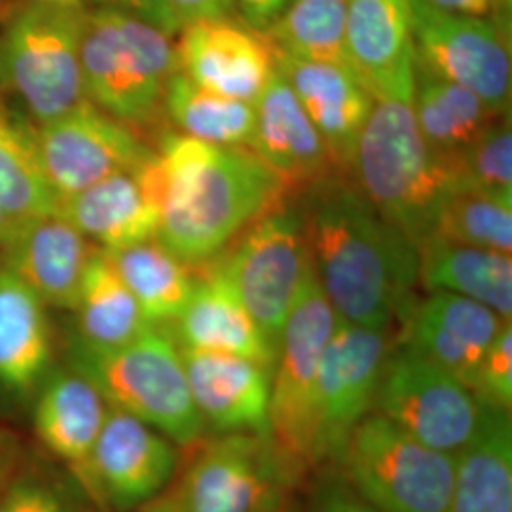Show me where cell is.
I'll list each match as a JSON object with an SVG mask.
<instances>
[{"label":"cell","mask_w":512,"mask_h":512,"mask_svg":"<svg viewBox=\"0 0 512 512\" xmlns=\"http://www.w3.org/2000/svg\"><path fill=\"white\" fill-rule=\"evenodd\" d=\"M311 190L306 238L332 308L349 323L403 332L418 302V245L340 175Z\"/></svg>","instance_id":"obj_1"},{"label":"cell","mask_w":512,"mask_h":512,"mask_svg":"<svg viewBox=\"0 0 512 512\" xmlns=\"http://www.w3.org/2000/svg\"><path fill=\"white\" fill-rule=\"evenodd\" d=\"M143 169L160 211L156 239L188 266L217 258L287 194L249 148L219 147L183 133L165 135Z\"/></svg>","instance_id":"obj_2"},{"label":"cell","mask_w":512,"mask_h":512,"mask_svg":"<svg viewBox=\"0 0 512 512\" xmlns=\"http://www.w3.org/2000/svg\"><path fill=\"white\" fill-rule=\"evenodd\" d=\"M351 173L366 200L416 245L435 230L458 188L446 158L421 135L410 101L376 99Z\"/></svg>","instance_id":"obj_3"},{"label":"cell","mask_w":512,"mask_h":512,"mask_svg":"<svg viewBox=\"0 0 512 512\" xmlns=\"http://www.w3.org/2000/svg\"><path fill=\"white\" fill-rule=\"evenodd\" d=\"M65 359V365L95 385L110 408L145 421L179 448H190L205 435L190 397L181 348L162 325H152L116 348H93L71 334Z\"/></svg>","instance_id":"obj_4"},{"label":"cell","mask_w":512,"mask_h":512,"mask_svg":"<svg viewBox=\"0 0 512 512\" xmlns=\"http://www.w3.org/2000/svg\"><path fill=\"white\" fill-rule=\"evenodd\" d=\"M171 35L145 19L84 6L80 67L86 99L129 128L164 110L169 78L179 71Z\"/></svg>","instance_id":"obj_5"},{"label":"cell","mask_w":512,"mask_h":512,"mask_svg":"<svg viewBox=\"0 0 512 512\" xmlns=\"http://www.w3.org/2000/svg\"><path fill=\"white\" fill-rule=\"evenodd\" d=\"M84 4L23 0L0 27V90L33 124L86 101L80 67Z\"/></svg>","instance_id":"obj_6"},{"label":"cell","mask_w":512,"mask_h":512,"mask_svg":"<svg viewBox=\"0 0 512 512\" xmlns=\"http://www.w3.org/2000/svg\"><path fill=\"white\" fill-rule=\"evenodd\" d=\"M336 321L311 262L277 344L268 412V439L296 484L321 467L317 372Z\"/></svg>","instance_id":"obj_7"},{"label":"cell","mask_w":512,"mask_h":512,"mask_svg":"<svg viewBox=\"0 0 512 512\" xmlns=\"http://www.w3.org/2000/svg\"><path fill=\"white\" fill-rule=\"evenodd\" d=\"M340 478L380 512H450L456 456L370 412L336 459Z\"/></svg>","instance_id":"obj_8"},{"label":"cell","mask_w":512,"mask_h":512,"mask_svg":"<svg viewBox=\"0 0 512 512\" xmlns=\"http://www.w3.org/2000/svg\"><path fill=\"white\" fill-rule=\"evenodd\" d=\"M209 266L238 294L277 349L287 317L311 268L304 215L275 205L249 224L234 249Z\"/></svg>","instance_id":"obj_9"},{"label":"cell","mask_w":512,"mask_h":512,"mask_svg":"<svg viewBox=\"0 0 512 512\" xmlns=\"http://www.w3.org/2000/svg\"><path fill=\"white\" fill-rule=\"evenodd\" d=\"M190 450L173 484L184 512H283L296 486L268 435L213 433Z\"/></svg>","instance_id":"obj_10"},{"label":"cell","mask_w":512,"mask_h":512,"mask_svg":"<svg viewBox=\"0 0 512 512\" xmlns=\"http://www.w3.org/2000/svg\"><path fill=\"white\" fill-rule=\"evenodd\" d=\"M372 412L456 456L475 437L484 404L456 376L399 344L387 357Z\"/></svg>","instance_id":"obj_11"},{"label":"cell","mask_w":512,"mask_h":512,"mask_svg":"<svg viewBox=\"0 0 512 512\" xmlns=\"http://www.w3.org/2000/svg\"><path fill=\"white\" fill-rule=\"evenodd\" d=\"M412 2L416 65L475 92L488 107L509 112L511 31L492 16L442 12Z\"/></svg>","instance_id":"obj_12"},{"label":"cell","mask_w":512,"mask_h":512,"mask_svg":"<svg viewBox=\"0 0 512 512\" xmlns=\"http://www.w3.org/2000/svg\"><path fill=\"white\" fill-rule=\"evenodd\" d=\"M397 330L372 329L338 317L317 372L321 465L336 463L351 431L374 410L387 357L401 342Z\"/></svg>","instance_id":"obj_13"},{"label":"cell","mask_w":512,"mask_h":512,"mask_svg":"<svg viewBox=\"0 0 512 512\" xmlns=\"http://www.w3.org/2000/svg\"><path fill=\"white\" fill-rule=\"evenodd\" d=\"M33 139L44 177L59 202L143 164L154 152L133 129L88 99L50 122L33 124Z\"/></svg>","instance_id":"obj_14"},{"label":"cell","mask_w":512,"mask_h":512,"mask_svg":"<svg viewBox=\"0 0 512 512\" xmlns=\"http://www.w3.org/2000/svg\"><path fill=\"white\" fill-rule=\"evenodd\" d=\"M181 467L179 446L126 412L109 408L92 458L99 512H135L164 494Z\"/></svg>","instance_id":"obj_15"},{"label":"cell","mask_w":512,"mask_h":512,"mask_svg":"<svg viewBox=\"0 0 512 512\" xmlns=\"http://www.w3.org/2000/svg\"><path fill=\"white\" fill-rule=\"evenodd\" d=\"M175 46L179 71L192 82L251 105L277 69L272 42L241 19H207L184 25Z\"/></svg>","instance_id":"obj_16"},{"label":"cell","mask_w":512,"mask_h":512,"mask_svg":"<svg viewBox=\"0 0 512 512\" xmlns=\"http://www.w3.org/2000/svg\"><path fill=\"white\" fill-rule=\"evenodd\" d=\"M109 408L95 385L69 365L54 366L33 397V427L40 446L90 499L93 450Z\"/></svg>","instance_id":"obj_17"},{"label":"cell","mask_w":512,"mask_h":512,"mask_svg":"<svg viewBox=\"0 0 512 512\" xmlns=\"http://www.w3.org/2000/svg\"><path fill=\"white\" fill-rule=\"evenodd\" d=\"M351 71L374 99L412 101L416 50L410 0H348Z\"/></svg>","instance_id":"obj_18"},{"label":"cell","mask_w":512,"mask_h":512,"mask_svg":"<svg viewBox=\"0 0 512 512\" xmlns=\"http://www.w3.org/2000/svg\"><path fill=\"white\" fill-rule=\"evenodd\" d=\"M97 247L59 211L18 222L0 249V266L57 310L73 311Z\"/></svg>","instance_id":"obj_19"},{"label":"cell","mask_w":512,"mask_h":512,"mask_svg":"<svg viewBox=\"0 0 512 512\" xmlns=\"http://www.w3.org/2000/svg\"><path fill=\"white\" fill-rule=\"evenodd\" d=\"M247 148L274 171L287 192L311 190L342 171L277 69L256 99L255 126Z\"/></svg>","instance_id":"obj_20"},{"label":"cell","mask_w":512,"mask_h":512,"mask_svg":"<svg viewBox=\"0 0 512 512\" xmlns=\"http://www.w3.org/2000/svg\"><path fill=\"white\" fill-rule=\"evenodd\" d=\"M181 357L190 397L205 429L268 435L272 368L215 351L181 348Z\"/></svg>","instance_id":"obj_21"},{"label":"cell","mask_w":512,"mask_h":512,"mask_svg":"<svg viewBox=\"0 0 512 512\" xmlns=\"http://www.w3.org/2000/svg\"><path fill=\"white\" fill-rule=\"evenodd\" d=\"M507 323L511 321L475 300L437 291L416 302L399 344L471 389L484 353Z\"/></svg>","instance_id":"obj_22"},{"label":"cell","mask_w":512,"mask_h":512,"mask_svg":"<svg viewBox=\"0 0 512 512\" xmlns=\"http://www.w3.org/2000/svg\"><path fill=\"white\" fill-rule=\"evenodd\" d=\"M275 67L289 82L338 167L349 173L359 137L376 99L355 73L338 65L304 61L275 52Z\"/></svg>","instance_id":"obj_23"},{"label":"cell","mask_w":512,"mask_h":512,"mask_svg":"<svg viewBox=\"0 0 512 512\" xmlns=\"http://www.w3.org/2000/svg\"><path fill=\"white\" fill-rule=\"evenodd\" d=\"M143 164L63 198L59 213L103 251H118L156 238L160 211Z\"/></svg>","instance_id":"obj_24"},{"label":"cell","mask_w":512,"mask_h":512,"mask_svg":"<svg viewBox=\"0 0 512 512\" xmlns=\"http://www.w3.org/2000/svg\"><path fill=\"white\" fill-rule=\"evenodd\" d=\"M175 342L186 349L228 353L274 370L277 349L226 279L205 268L181 315L173 321Z\"/></svg>","instance_id":"obj_25"},{"label":"cell","mask_w":512,"mask_h":512,"mask_svg":"<svg viewBox=\"0 0 512 512\" xmlns=\"http://www.w3.org/2000/svg\"><path fill=\"white\" fill-rule=\"evenodd\" d=\"M48 306L18 275L0 266V387L16 399H33L55 366Z\"/></svg>","instance_id":"obj_26"},{"label":"cell","mask_w":512,"mask_h":512,"mask_svg":"<svg viewBox=\"0 0 512 512\" xmlns=\"http://www.w3.org/2000/svg\"><path fill=\"white\" fill-rule=\"evenodd\" d=\"M418 255L420 285L425 293L465 296L511 321V255L439 236L420 241Z\"/></svg>","instance_id":"obj_27"},{"label":"cell","mask_w":512,"mask_h":512,"mask_svg":"<svg viewBox=\"0 0 512 512\" xmlns=\"http://www.w3.org/2000/svg\"><path fill=\"white\" fill-rule=\"evenodd\" d=\"M450 512H512L511 412L484 404L475 437L456 454Z\"/></svg>","instance_id":"obj_28"},{"label":"cell","mask_w":512,"mask_h":512,"mask_svg":"<svg viewBox=\"0 0 512 512\" xmlns=\"http://www.w3.org/2000/svg\"><path fill=\"white\" fill-rule=\"evenodd\" d=\"M410 105L421 135L442 156L469 147L509 114L497 112L469 88L418 65Z\"/></svg>","instance_id":"obj_29"},{"label":"cell","mask_w":512,"mask_h":512,"mask_svg":"<svg viewBox=\"0 0 512 512\" xmlns=\"http://www.w3.org/2000/svg\"><path fill=\"white\" fill-rule=\"evenodd\" d=\"M73 311V336L93 348L124 346L152 327L107 251L99 247L86 266Z\"/></svg>","instance_id":"obj_30"},{"label":"cell","mask_w":512,"mask_h":512,"mask_svg":"<svg viewBox=\"0 0 512 512\" xmlns=\"http://www.w3.org/2000/svg\"><path fill=\"white\" fill-rule=\"evenodd\" d=\"M107 255L148 323L165 325L181 315L196 287V277L184 260L156 238Z\"/></svg>","instance_id":"obj_31"},{"label":"cell","mask_w":512,"mask_h":512,"mask_svg":"<svg viewBox=\"0 0 512 512\" xmlns=\"http://www.w3.org/2000/svg\"><path fill=\"white\" fill-rule=\"evenodd\" d=\"M0 202L18 224L59 211L38 162L33 122L0 99Z\"/></svg>","instance_id":"obj_32"},{"label":"cell","mask_w":512,"mask_h":512,"mask_svg":"<svg viewBox=\"0 0 512 512\" xmlns=\"http://www.w3.org/2000/svg\"><path fill=\"white\" fill-rule=\"evenodd\" d=\"M164 112L183 135L219 147H245L255 126V105L209 92L181 71L165 86Z\"/></svg>","instance_id":"obj_33"},{"label":"cell","mask_w":512,"mask_h":512,"mask_svg":"<svg viewBox=\"0 0 512 512\" xmlns=\"http://www.w3.org/2000/svg\"><path fill=\"white\" fill-rule=\"evenodd\" d=\"M346 18L348 0H291L264 35L279 54L351 71Z\"/></svg>","instance_id":"obj_34"},{"label":"cell","mask_w":512,"mask_h":512,"mask_svg":"<svg viewBox=\"0 0 512 512\" xmlns=\"http://www.w3.org/2000/svg\"><path fill=\"white\" fill-rule=\"evenodd\" d=\"M431 236L511 255L512 198L458 192L442 205Z\"/></svg>","instance_id":"obj_35"},{"label":"cell","mask_w":512,"mask_h":512,"mask_svg":"<svg viewBox=\"0 0 512 512\" xmlns=\"http://www.w3.org/2000/svg\"><path fill=\"white\" fill-rule=\"evenodd\" d=\"M0 512H97L82 486L52 458L25 456L0 494Z\"/></svg>","instance_id":"obj_36"},{"label":"cell","mask_w":512,"mask_h":512,"mask_svg":"<svg viewBox=\"0 0 512 512\" xmlns=\"http://www.w3.org/2000/svg\"><path fill=\"white\" fill-rule=\"evenodd\" d=\"M444 158L458 192L512 198L511 116H503L469 147Z\"/></svg>","instance_id":"obj_37"},{"label":"cell","mask_w":512,"mask_h":512,"mask_svg":"<svg viewBox=\"0 0 512 512\" xmlns=\"http://www.w3.org/2000/svg\"><path fill=\"white\" fill-rule=\"evenodd\" d=\"M471 391L486 406L512 410V327L507 323L495 336L476 368Z\"/></svg>","instance_id":"obj_38"},{"label":"cell","mask_w":512,"mask_h":512,"mask_svg":"<svg viewBox=\"0 0 512 512\" xmlns=\"http://www.w3.org/2000/svg\"><path fill=\"white\" fill-rule=\"evenodd\" d=\"M86 2L93 8H110V10L126 12L131 16L145 19L171 37H177L181 31L177 21L171 16L165 0H86Z\"/></svg>","instance_id":"obj_39"},{"label":"cell","mask_w":512,"mask_h":512,"mask_svg":"<svg viewBox=\"0 0 512 512\" xmlns=\"http://www.w3.org/2000/svg\"><path fill=\"white\" fill-rule=\"evenodd\" d=\"M165 4L179 29L196 21L232 18L236 14V0H165Z\"/></svg>","instance_id":"obj_40"},{"label":"cell","mask_w":512,"mask_h":512,"mask_svg":"<svg viewBox=\"0 0 512 512\" xmlns=\"http://www.w3.org/2000/svg\"><path fill=\"white\" fill-rule=\"evenodd\" d=\"M317 512H380L338 476L330 478L319 492Z\"/></svg>","instance_id":"obj_41"},{"label":"cell","mask_w":512,"mask_h":512,"mask_svg":"<svg viewBox=\"0 0 512 512\" xmlns=\"http://www.w3.org/2000/svg\"><path fill=\"white\" fill-rule=\"evenodd\" d=\"M291 0H236V10L241 21L256 31H268L279 18Z\"/></svg>","instance_id":"obj_42"},{"label":"cell","mask_w":512,"mask_h":512,"mask_svg":"<svg viewBox=\"0 0 512 512\" xmlns=\"http://www.w3.org/2000/svg\"><path fill=\"white\" fill-rule=\"evenodd\" d=\"M25 452L21 450L18 437L6 429H0V494L18 471Z\"/></svg>","instance_id":"obj_43"},{"label":"cell","mask_w":512,"mask_h":512,"mask_svg":"<svg viewBox=\"0 0 512 512\" xmlns=\"http://www.w3.org/2000/svg\"><path fill=\"white\" fill-rule=\"evenodd\" d=\"M425 4L452 14L492 16V0H423Z\"/></svg>","instance_id":"obj_44"},{"label":"cell","mask_w":512,"mask_h":512,"mask_svg":"<svg viewBox=\"0 0 512 512\" xmlns=\"http://www.w3.org/2000/svg\"><path fill=\"white\" fill-rule=\"evenodd\" d=\"M135 512H184V509L175 486L171 484L164 494L148 501L147 505H143L141 509H137Z\"/></svg>","instance_id":"obj_45"},{"label":"cell","mask_w":512,"mask_h":512,"mask_svg":"<svg viewBox=\"0 0 512 512\" xmlns=\"http://www.w3.org/2000/svg\"><path fill=\"white\" fill-rule=\"evenodd\" d=\"M512 0H492V18L511 31Z\"/></svg>","instance_id":"obj_46"},{"label":"cell","mask_w":512,"mask_h":512,"mask_svg":"<svg viewBox=\"0 0 512 512\" xmlns=\"http://www.w3.org/2000/svg\"><path fill=\"white\" fill-rule=\"evenodd\" d=\"M14 226H16V222L8 215V211L4 209V205L0 202V249H2V245L10 238Z\"/></svg>","instance_id":"obj_47"},{"label":"cell","mask_w":512,"mask_h":512,"mask_svg":"<svg viewBox=\"0 0 512 512\" xmlns=\"http://www.w3.org/2000/svg\"><path fill=\"white\" fill-rule=\"evenodd\" d=\"M46 2H54V4H69V6H78V4H84L82 0H46Z\"/></svg>","instance_id":"obj_48"},{"label":"cell","mask_w":512,"mask_h":512,"mask_svg":"<svg viewBox=\"0 0 512 512\" xmlns=\"http://www.w3.org/2000/svg\"><path fill=\"white\" fill-rule=\"evenodd\" d=\"M10 0H0V6H4V4H8Z\"/></svg>","instance_id":"obj_49"}]
</instances>
